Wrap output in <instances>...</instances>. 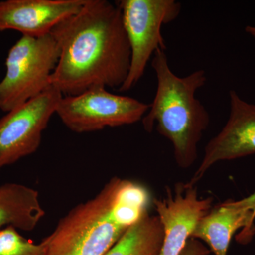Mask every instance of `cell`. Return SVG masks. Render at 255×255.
Segmentation results:
<instances>
[{
	"instance_id": "1",
	"label": "cell",
	"mask_w": 255,
	"mask_h": 255,
	"mask_svg": "<svg viewBox=\"0 0 255 255\" xmlns=\"http://www.w3.org/2000/svg\"><path fill=\"white\" fill-rule=\"evenodd\" d=\"M50 33L60 55L50 84L63 96L99 87L119 90L123 85L131 52L117 3L86 0Z\"/></svg>"
},
{
	"instance_id": "2",
	"label": "cell",
	"mask_w": 255,
	"mask_h": 255,
	"mask_svg": "<svg viewBox=\"0 0 255 255\" xmlns=\"http://www.w3.org/2000/svg\"><path fill=\"white\" fill-rule=\"evenodd\" d=\"M151 65L157 90L142 125L151 132L156 123L159 133L173 145L177 164L186 168L195 161L198 143L210 123L209 112L196 97V92L207 82L206 72L198 70L185 77L177 76L163 50L155 52Z\"/></svg>"
},
{
	"instance_id": "3",
	"label": "cell",
	"mask_w": 255,
	"mask_h": 255,
	"mask_svg": "<svg viewBox=\"0 0 255 255\" xmlns=\"http://www.w3.org/2000/svg\"><path fill=\"white\" fill-rule=\"evenodd\" d=\"M122 179H112L97 195L73 208L43 242L46 255H104L128 229L115 212Z\"/></svg>"
},
{
	"instance_id": "4",
	"label": "cell",
	"mask_w": 255,
	"mask_h": 255,
	"mask_svg": "<svg viewBox=\"0 0 255 255\" xmlns=\"http://www.w3.org/2000/svg\"><path fill=\"white\" fill-rule=\"evenodd\" d=\"M59 55L51 33L21 36L6 57V74L0 82V110L7 113L50 87Z\"/></svg>"
},
{
	"instance_id": "5",
	"label": "cell",
	"mask_w": 255,
	"mask_h": 255,
	"mask_svg": "<svg viewBox=\"0 0 255 255\" xmlns=\"http://www.w3.org/2000/svg\"><path fill=\"white\" fill-rule=\"evenodd\" d=\"M117 3L131 52L127 80L119 89L124 92L140 81L155 52L167 49L162 26L179 16L182 4L175 0H122Z\"/></svg>"
},
{
	"instance_id": "6",
	"label": "cell",
	"mask_w": 255,
	"mask_h": 255,
	"mask_svg": "<svg viewBox=\"0 0 255 255\" xmlns=\"http://www.w3.org/2000/svg\"><path fill=\"white\" fill-rule=\"evenodd\" d=\"M150 107L136 99L99 87L80 95L63 96L55 114L72 131L82 133L137 123Z\"/></svg>"
},
{
	"instance_id": "7",
	"label": "cell",
	"mask_w": 255,
	"mask_h": 255,
	"mask_svg": "<svg viewBox=\"0 0 255 255\" xmlns=\"http://www.w3.org/2000/svg\"><path fill=\"white\" fill-rule=\"evenodd\" d=\"M62 97L50 86L0 119V169L36 152Z\"/></svg>"
},
{
	"instance_id": "8",
	"label": "cell",
	"mask_w": 255,
	"mask_h": 255,
	"mask_svg": "<svg viewBox=\"0 0 255 255\" xmlns=\"http://www.w3.org/2000/svg\"><path fill=\"white\" fill-rule=\"evenodd\" d=\"M229 95V119L221 132L208 142L190 185H194L208 169L220 161L255 153V105L242 100L234 90H231Z\"/></svg>"
},
{
	"instance_id": "9",
	"label": "cell",
	"mask_w": 255,
	"mask_h": 255,
	"mask_svg": "<svg viewBox=\"0 0 255 255\" xmlns=\"http://www.w3.org/2000/svg\"><path fill=\"white\" fill-rule=\"evenodd\" d=\"M212 199H199L192 185H182L172 195L155 200V209L164 231L159 255H179L196 225L210 211Z\"/></svg>"
},
{
	"instance_id": "10",
	"label": "cell",
	"mask_w": 255,
	"mask_h": 255,
	"mask_svg": "<svg viewBox=\"0 0 255 255\" xmlns=\"http://www.w3.org/2000/svg\"><path fill=\"white\" fill-rule=\"evenodd\" d=\"M86 0L0 1V31L14 30L22 36L49 34L58 23L80 11Z\"/></svg>"
},
{
	"instance_id": "11",
	"label": "cell",
	"mask_w": 255,
	"mask_h": 255,
	"mask_svg": "<svg viewBox=\"0 0 255 255\" xmlns=\"http://www.w3.org/2000/svg\"><path fill=\"white\" fill-rule=\"evenodd\" d=\"M255 219L253 212L241 201H228L205 215L196 225L191 238L205 242L215 255H227L233 235L240 228L245 231L240 241H249Z\"/></svg>"
},
{
	"instance_id": "12",
	"label": "cell",
	"mask_w": 255,
	"mask_h": 255,
	"mask_svg": "<svg viewBox=\"0 0 255 255\" xmlns=\"http://www.w3.org/2000/svg\"><path fill=\"white\" fill-rule=\"evenodd\" d=\"M45 214L36 189L18 183L0 185V230L11 226L29 232Z\"/></svg>"
},
{
	"instance_id": "13",
	"label": "cell",
	"mask_w": 255,
	"mask_h": 255,
	"mask_svg": "<svg viewBox=\"0 0 255 255\" xmlns=\"http://www.w3.org/2000/svg\"><path fill=\"white\" fill-rule=\"evenodd\" d=\"M163 238L158 216L147 212L104 255H159Z\"/></svg>"
},
{
	"instance_id": "14",
	"label": "cell",
	"mask_w": 255,
	"mask_h": 255,
	"mask_svg": "<svg viewBox=\"0 0 255 255\" xmlns=\"http://www.w3.org/2000/svg\"><path fill=\"white\" fill-rule=\"evenodd\" d=\"M46 253L43 241L36 244L11 226L0 230V255H46Z\"/></svg>"
},
{
	"instance_id": "15",
	"label": "cell",
	"mask_w": 255,
	"mask_h": 255,
	"mask_svg": "<svg viewBox=\"0 0 255 255\" xmlns=\"http://www.w3.org/2000/svg\"><path fill=\"white\" fill-rule=\"evenodd\" d=\"M210 251L194 238H190L179 255H208Z\"/></svg>"
},
{
	"instance_id": "16",
	"label": "cell",
	"mask_w": 255,
	"mask_h": 255,
	"mask_svg": "<svg viewBox=\"0 0 255 255\" xmlns=\"http://www.w3.org/2000/svg\"><path fill=\"white\" fill-rule=\"evenodd\" d=\"M241 202L245 207L253 212V216L255 218V193L246 199H242Z\"/></svg>"
},
{
	"instance_id": "17",
	"label": "cell",
	"mask_w": 255,
	"mask_h": 255,
	"mask_svg": "<svg viewBox=\"0 0 255 255\" xmlns=\"http://www.w3.org/2000/svg\"><path fill=\"white\" fill-rule=\"evenodd\" d=\"M246 33L255 38V26H248L246 28Z\"/></svg>"
}]
</instances>
